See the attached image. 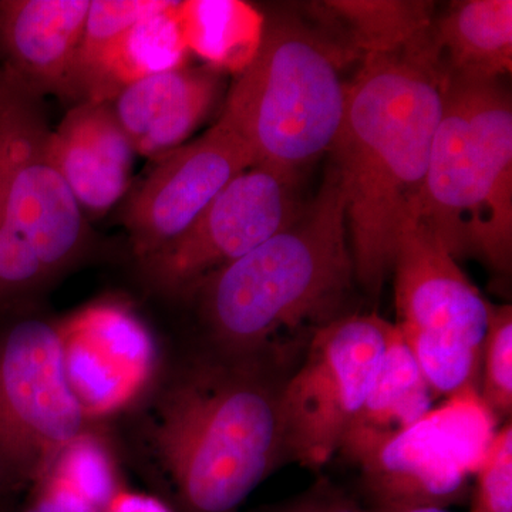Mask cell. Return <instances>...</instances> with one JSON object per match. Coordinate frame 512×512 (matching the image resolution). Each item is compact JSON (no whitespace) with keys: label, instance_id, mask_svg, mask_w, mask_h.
Returning a JSON list of instances; mask_svg holds the SVG:
<instances>
[{"label":"cell","instance_id":"cell-1","mask_svg":"<svg viewBox=\"0 0 512 512\" xmlns=\"http://www.w3.org/2000/svg\"><path fill=\"white\" fill-rule=\"evenodd\" d=\"M446 79L431 29L399 52L365 57L349 82L330 151L355 281L372 298L392 274L400 234L419 210Z\"/></svg>","mask_w":512,"mask_h":512},{"label":"cell","instance_id":"cell-2","mask_svg":"<svg viewBox=\"0 0 512 512\" xmlns=\"http://www.w3.org/2000/svg\"><path fill=\"white\" fill-rule=\"evenodd\" d=\"M355 281L335 170L293 224L208 278L197 299L210 348L281 370L339 319Z\"/></svg>","mask_w":512,"mask_h":512},{"label":"cell","instance_id":"cell-3","mask_svg":"<svg viewBox=\"0 0 512 512\" xmlns=\"http://www.w3.org/2000/svg\"><path fill=\"white\" fill-rule=\"evenodd\" d=\"M281 370L208 348L158 393L150 439L183 512H237L285 463Z\"/></svg>","mask_w":512,"mask_h":512},{"label":"cell","instance_id":"cell-4","mask_svg":"<svg viewBox=\"0 0 512 512\" xmlns=\"http://www.w3.org/2000/svg\"><path fill=\"white\" fill-rule=\"evenodd\" d=\"M416 218L456 261L510 274L512 103L500 80L447 74Z\"/></svg>","mask_w":512,"mask_h":512},{"label":"cell","instance_id":"cell-5","mask_svg":"<svg viewBox=\"0 0 512 512\" xmlns=\"http://www.w3.org/2000/svg\"><path fill=\"white\" fill-rule=\"evenodd\" d=\"M356 57L346 43L302 23L265 22L258 53L235 76L220 120L248 144L255 164L302 175L335 144L348 99L343 66Z\"/></svg>","mask_w":512,"mask_h":512},{"label":"cell","instance_id":"cell-6","mask_svg":"<svg viewBox=\"0 0 512 512\" xmlns=\"http://www.w3.org/2000/svg\"><path fill=\"white\" fill-rule=\"evenodd\" d=\"M43 97L0 69V312L79 264L90 234L50 157Z\"/></svg>","mask_w":512,"mask_h":512},{"label":"cell","instance_id":"cell-7","mask_svg":"<svg viewBox=\"0 0 512 512\" xmlns=\"http://www.w3.org/2000/svg\"><path fill=\"white\" fill-rule=\"evenodd\" d=\"M424 222L404 225L394 256L397 322L434 399L478 393L491 303Z\"/></svg>","mask_w":512,"mask_h":512},{"label":"cell","instance_id":"cell-8","mask_svg":"<svg viewBox=\"0 0 512 512\" xmlns=\"http://www.w3.org/2000/svg\"><path fill=\"white\" fill-rule=\"evenodd\" d=\"M87 426L56 322L18 315L0 325V497L39 483Z\"/></svg>","mask_w":512,"mask_h":512},{"label":"cell","instance_id":"cell-9","mask_svg":"<svg viewBox=\"0 0 512 512\" xmlns=\"http://www.w3.org/2000/svg\"><path fill=\"white\" fill-rule=\"evenodd\" d=\"M390 322L346 313L320 329L281 392L286 461L320 470L340 450L365 402Z\"/></svg>","mask_w":512,"mask_h":512},{"label":"cell","instance_id":"cell-10","mask_svg":"<svg viewBox=\"0 0 512 512\" xmlns=\"http://www.w3.org/2000/svg\"><path fill=\"white\" fill-rule=\"evenodd\" d=\"M301 175L265 164L239 173L181 237L138 262L154 291L192 298L208 278L295 222Z\"/></svg>","mask_w":512,"mask_h":512},{"label":"cell","instance_id":"cell-11","mask_svg":"<svg viewBox=\"0 0 512 512\" xmlns=\"http://www.w3.org/2000/svg\"><path fill=\"white\" fill-rule=\"evenodd\" d=\"M498 430L478 393L444 400L360 467L379 511L460 503Z\"/></svg>","mask_w":512,"mask_h":512},{"label":"cell","instance_id":"cell-12","mask_svg":"<svg viewBox=\"0 0 512 512\" xmlns=\"http://www.w3.org/2000/svg\"><path fill=\"white\" fill-rule=\"evenodd\" d=\"M64 376L86 420L116 416L150 390L157 340L127 302L104 298L57 320Z\"/></svg>","mask_w":512,"mask_h":512},{"label":"cell","instance_id":"cell-13","mask_svg":"<svg viewBox=\"0 0 512 512\" xmlns=\"http://www.w3.org/2000/svg\"><path fill=\"white\" fill-rule=\"evenodd\" d=\"M154 161L123 212L138 262L181 237L239 173L255 164V157L248 144L218 120L197 140Z\"/></svg>","mask_w":512,"mask_h":512},{"label":"cell","instance_id":"cell-14","mask_svg":"<svg viewBox=\"0 0 512 512\" xmlns=\"http://www.w3.org/2000/svg\"><path fill=\"white\" fill-rule=\"evenodd\" d=\"M92 0H0V69L33 93L73 101V74Z\"/></svg>","mask_w":512,"mask_h":512},{"label":"cell","instance_id":"cell-15","mask_svg":"<svg viewBox=\"0 0 512 512\" xmlns=\"http://www.w3.org/2000/svg\"><path fill=\"white\" fill-rule=\"evenodd\" d=\"M50 157L86 218L126 197L137 153L109 101H82L50 133Z\"/></svg>","mask_w":512,"mask_h":512},{"label":"cell","instance_id":"cell-16","mask_svg":"<svg viewBox=\"0 0 512 512\" xmlns=\"http://www.w3.org/2000/svg\"><path fill=\"white\" fill-rule=\"evenodd\" d=\"M222 73L188 64L130 84L110 101L137 156L157 158L183 146L221 99Z\"/></svg>","mask_w":512,"mask_h":512},{"label":"cell","instance_id":"cell-17","mask_svg":"<svg viewBox=\"0 0 512 512\" xmlns=\"http://www.w3.org/2000/svg\"><path fill=\"white\" fill-rule=\"evenodd\" d=\"M434 400L412 350L390 323L375 377L339 451L362 466L380 447L424 419Z\"/></svg>","mask_w":512,"mask_h":512},{"label":"cell","instance_id":"cell-18","mask_svg":"<svg viewBox=\"0 0 512 512\" xmlns=\"http://www.w3.org/2000/svg\"><path fill=\"white\" fill-rule=\"evenodd\" d=\"M433 40L450 76L500 80L512 67V2L451 3L434 19Z\"/></svg>","mask_w":512,"mask_h":512},{"label":"cell","instance_id":"cell-19","mask_svg":"<svg viewBox=\"0 0 512 512\" xmlns=\"http://www.w3.org/2000/svg\"><path fill=\"white\" fill-rule=\"evenodd\" d=\"M178 2L138 20L101 55L83 101H110L130 84L187 64Z\"/></svg>","mask_w":512,"mask_h":512},{"label":"cell","instance_id":"cell-20","mask_svg":"<svg viewBox=\"0 0 512 512\" xmlns=\"http://www.w3.org/2000/svg\"><path fill=\"white\" fill-rule=\"evenodd\" d=\"M177 13L188 52L217 72L238 76L258 53L266 19L247 2L184 0Z\"/></svg>","mask_w":512,"mask_h":512},{"label":"cell","instance_id":"cell-21","mask_svg":"<svg viewBox=\"0 0 512 512\" xmlns=\"http://www.w3.org/2000/svg\"><path fill=\"white\" fill-rule=\"evenodd\" d=\"M322 9L345 29L357 56L399 52L429 35L434 3L424 0H328Z\"/></svg>","mask_w":512,"mask_h":512},{"label":"cell","instance_id":"cell-22","mask_svg":"<svg viewBox=\"0 0 512 512\" xmlns=\"http://www.w3.org/2000/svg\"><path fill=\"white\" fill-rule=\"evenodd\" d=\"M46 476L62 481L99 512L124 487L113 451L90 429L67 444Z\"/></svg>","mask_w":512,"mask_h":512},{"label":"cell","instance_id":"cell-23","mask_svg":"<svg viewBox=\"0 0 512 512\" xmlns=\"http://www.w3.org/2000/svg\"><path fill=\"white\" fill-rule=\"evenodd\" d=\"M171 0H92L73 74V101L82 103L101 55L128 28L151 13L167 8Z\"/></svg>","mask_w":512,"mask_h":512},{"label":"cell","instance_id":"cell-24","mask_svg":"<svg viewBox=\"0 0 512 512\" xmlns=\"http://www.w3.org/2000/svg\"><path fill=\"white\" fill-rule=\"evenodd\" d=\"M478 396L495 419H510L512 412V308L490 305L488 328L481 355Z\"/></svg>","mask_w":512,"mask_h":512},{"label":"cell","instance_id":"cell-25","mask_svg":"<svg viewBox=\"0 0 512 512\" xmlns=\"http://www.w3.org/2000/svg\"><path fill=\"white\" fill-rule=\"evenodd\" d=\"M470 512H512V426L495 433L474 476Z\"/></svg>","mask_w":512,"mask_h":512},{"label":"cell","instance_id":"cell-26","mask_svg":"<svg viewBox=\"0 0 512 512\" xmlns=\"http://www.w3.org/2000/svg\"><path fill=\"white\" fill-rule=\"evenodd\" d=\"M261 512H366L348 494L322 478L305 493Z\"/></svg>","mask_w":512,"mask_h":512},{"label":"cell","instance_id":"cell-27","mask_svg":"<svg viewBox=\"0 0 512 512\" xmlns=\"http://www.w3.org/2000/svg\"><path fill=\"white\" fill-rule=\"evenodd\" d=\"M32 488L30 512H99L55 477L45 476Z\"/></svg>","mask_w":512,"mask_h":512},{"label":"cell","instance_id":"cell-28","mask_svg":"<svg viewBox=\"0 0 512 512\" xmlns=\"http://www.w3.org/2000/svg\"><path fill=\"white\" fill-rule=\"evenodd\" d=\"M101 512H174L173 508L154 495L123 487Z\"/></svg>","mask_w":512,"mask_h":512},{"label":"cell","instance_id":"cell-29","mask_svg":"<svg viewBox=\"0 0 512 512\" xmlns=\"http://www.w3.org/2000/svg\"><path fill=\"white\" fill-rule=\"evenodd\" d=\"M379 512H448V511L443 510V508H413V510L379 511Z\"/></svg>","mask_w":512,"mask_h":512}]
</instances>
